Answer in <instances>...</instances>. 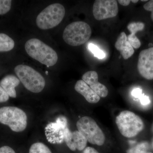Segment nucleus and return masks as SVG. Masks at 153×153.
Returning a JSON list of instances; mask_svg holds the SVG:
<instances>
[{
    "instance_id": "obj_1",
    "label": "nucleus",
    "mask_w": 153,
    "mask_h": 153,
    "mask_svg": "<svg viewBox=\"0 0 153 153\" xmlns=\"http://www.w3.org/2000/svg\"><path fill=\"white\" fill-rule=\"evenodd\" d=\"M25 49L30 57L47 67L54 66L58 60L55 50L37 38L28 40L25 44Z\"/></svg>"
},
{
    "instance_id": "obj_2",
    "label": "nucleus",
    "mask_w": 153,
    "mask_h": 153,
    "mask_svg": "<svg viewBox=\"0 0 153 153\" xmlns=\"http://www.w3.org/2000/svg\"><path fill=\"white\" fill-rule=\"evenodd\" d=\"M14 70L20 81L27 90L38 93L44 89L46 84L44 77L32 67L19 65L15 67Z\"/></svg>"
},
{
    "instance_id": "obj_3",
    "label": "nucleus",
    "mask_w": 153,
    "mask_h": 153,
    "mask_svg": "<svg viewBox=\"0 0 153 153\" xmlns=\"http://www.w3.org/2000/svg\"><path fill=\"white\" fill-rule=\"evenodd\" d=\"M91 33V28L87 23L83 22H74L65 28L63 38L66 44L73 47H77L87 42Z\"/></svg>"
},
{
    "instance_id": "obj_4",
    "label": "nucleus",
    "mask_w": 153,
    "mask_h": 153,
    "mask_svg": "<svg viewBox=\"0 0 153 153\" xmlns=\"http://www.w3.org/2000/svg\"><path fill=\"white\" fill-rule=\"evenodd\" d=\"M116 123L121 134L126 137L137 136L144 128L140 117L129 111H123L116 118Z\"/></svg>"
},
{
    "instance_id": "obj_5",
    "label": "nucleus",
    "mask_w": 153,
    "mask_h": 153,
    "mask_svg": "<svg viewBox=\"0 0 153 153\" xmlns=\"http://www.w3.org/2000/svg\"><path fill=\"white\" fill-rule=\"evenodd\" d=\"M0 123L8 126L13 131L20 132L27 127V117L24 111L16 107H3L0 108Z\"/></svg>"
},
{
    "instance_id": "obj_6",
    "label": "nucleus",
    "mask_w": 153,
    "mask_h": 153,
    "mask_svg": "<svg viewBox=\"0 0 153 153\" xmlns=\"http://www.w3.org/2000/svg\"><path fill=\"white\" fill-rule=\"evenodd\" d=\"M65 15V8L62 4H52L39 14L36 19V25L41 30L52 29L61 23Z\"/></svg>"
},
{
    "instance_id": "obj_7",
    "label": "nucleus",
    "mask_w": 153,
    "mask_h": 153,
    "mask_svg": "<svg viewBox=\"0 0 153 153\" xmlns=\"http://www.w3.org/2000/svg\"><path fill=\"white\" fill-rule=\"evenodd\" d=\"M76 126L78 131L91 144L99 146L104 144V134L93 118L88 116L80 118L76 122Z\"/></svg>"
},
{
    "instance_id": "obj_8",
    "label": "nucleus",
    "mask_w": 153,
    "mask_h": 153,
    "mask_svg": "<svg viewBox=\"0 0 153 153\" xmlns=\"http://www.w3.org/2000/svg\"><path fill=\"white\" fill-rule=\"evenodd\" d=\"M118 11L117 2L115 0H96L92 8L94 16L98 21L116 17Z\"/></svg>"
},
{
    "instance_id": "obj_9",
    "label": "nucleus",
    "mask_w": 153,
    "mask_h": 153,
    "mask_svg": "<svg viewBox=\"0 0 153 153\" xmlns=\"http://www.w3.org/2000/svg\"><path fill=\"white\" fill-rule=\"evenodd\" d=\"M137 69L140 74L145 79H153V47L144 49L140 52Z\"/></svg>"
},
{
    "instance_id": "obj_10",
    "label": "nucleus",
    "mask_w": 153,
    "mask_h": 153,
    "mask_svg": "<svg viewBox=\"0 0 153 153\" xmlns=\"http://www.w3.org/2000/svg\"><path fill=\"white\" fill-rule=\"evenodd\" d=\"M64 140L71 150L82 151L86 147L87 140L79 131L71 132L66 128L64 130Z\"/></svg>"
},
{
    "instance_id": "obj_11",
    "label": "nucleus",
    "mask_w": 153,
    "mask_h": 153,
    "mask_svg": "<svg viewBox=\"0 0 153 153\" xmlns=\"http://www.w3.org/2000/svg\"><path fill=\"white\" fill-rule=\"evenodd\" d=\"M82 80L89 85L91 88L100 97H106L108 95V91L105 85L98 82V75L94 71L85 72L82 76Z\"/></svg>"
},
{
    "instance_id": "obj_12",
    "label": "nucleus",
    "mask_w": 153,
    "mask_h": 153,
    "mask_svg": "<svg viewBox=\"0 0 153 153\" xmlns=\"http://www.w3.org/2000/svg\"><path fill=\"white\" fill-rule=\"evenodd\" d=\"M115 47L120 52L121 55L125 60L131 57L134 50L127 40V36L124 32L120 34L115 44Z\"/></svg>"
},
{
    "instance_id": "obj_13",
    "label": "nucleus",
    "mask_w": 153,
    "mask_h": 153,
    "mask_svg": "<svg viewBox=\"0 0 153 153\" xmlns=\"http://www.w3.org/2000/svg\"><path fill=\"white\" fill-rule=\"evenodd\" d=\"M74 89L76 92L83 96L89 103H97L100 100V97L82 79L76 82Z\"/></svg>"
},
{
    "instance_id": "obj_14",
    "label": "nucleus",
    "mask_w": 153,
    "mask_h": 153,
    "mask_svg": "<svg viewBox=\"0 0 153 153\" xmlns=\"http://www.w3.org/2000/svg\"><path fill=\"white\" fill-rule=\"evenodd\" d=\"M20 79L15 75L10 74L7 75L0 81V86L7 94L10 97L16 98V91L15 88L20 83Z\"/></svg>"
},
{
    "instance_id": "obj_15",
    "label": "nucleus",
    "mask_w": 153,
    "mask_h": 153,
    "mask_svg": "<svg viewBox=\"0 0 153 153\" xmlns=\"http://www.w3.org/2000/svg\"><path fill=\"white\" fill-rule=\"evenodd\" d=\"M15 42L10 36L0 33V52H8L13 49Z\"/></svg>"
},
{
    "instance_id": "obj_16",
    "label": "nucleus",
    "mask_w": 153,
    "mask_h": 153,
    "mask_svg": "<svg viewBox=\"0 0 153 153\" xmlns=\"http://www.w3.org/2000/svg\"><path fill=\"white\" fill-rule=\"evenodd\" d=\"M29 153H52L46 145L42 143H36L30 147Z\"/></svg>"
},
{
    "instance_id": "obj_17",
    "label": "nucleus",
    "mask_w": 153,
    "mask_h": 153,
    "mask_svg": "<svg viewBox=\"0 0 153 153\" xmlns=\"http://www.w3.org/2000/svg\"><path fill=\"white\" fill-rule=\"evenodd\" d=\"M145 25L141 22H131L129 23L127 26L128 30L132 35H135L136 33L139 31H141L144 30Z\"/></svg>"
},
{
    "instance_id": "obj_18",
    "label": "nucleus",
    "mask_w": 153,
    "mask_h": 153,
    "mask_svg": "<svg viewBox=\"0 0 153 153\" xmlns=\"http://www.w3.org/2000/svg\"><path fill=\"white\" fill-rule=\"evenodd\" d=\"M148 147V143H141L133 147L128 149L126 151V153H144L146 152Z\"/></svg>"
},
{
    "instance_id": "obj_19",
    "label": "nucleus",
    "mask_w": 153,
    "mask_h": 153,
    "mask_svg": "<svg viewBox=\"0 0 153 153\" xmlns=\"http://www.w3.org/2000/svg\"><path fill=\"white\" fill-rule=\"evenodd\" d=\"M88 48L91 52L94 55V56L98 59H102L105 57V53L102 50L99 49L96 45L91 43L88 44Z\"/></svg>"
},
{
    "instance_id": "obj_20",
    "label": "nucleus",
    "mask_w": 153,
    "mask_h": 153,
    "mask_svg": "<svg viewBox=\"0 0 153 153\" xmlns=\"http://www.w3.org/2000/svg\"><path fill=\"white\" fill-rule=\"evenodd\" d=\"M12 3L11 0H0V15H4L10 11Z\"/></svg>"
},
{
    "instance_id": "obj_21",
    "label": "nucleus",
    "mask_w": 153,
    "mask_h": 153,
    "mask_svg": "<svg viewBox=\"0 0 153 153\" xmlns=\"http://www.w3.org/2000/svg\"><path fill=\"white\" fill-rule=\"evenodd\" d=\"M127 40L133 48L137 49L140 47V41L135 35L130 34L127 36Z\"/></svg>"
},
{
    "instance_id": "obj_22",
    "label": "nucleus",
    "mask_w": 153,
    "mask_h": 153,
    "mask_svg": "<svg viewBox=\"0 0 153 153\" xmlns=\"http://www.w3.org/2000/svg\"><path fill=\"white\" fill-rule=\"evenodd\" d=\"M9 96L4 89L0 86V102H6L8 100Z\"/></svg>"
},
{
    "instance_id": "obj_23",
    "label": "nucleus",
    "mask_w": 153,
    "mask_h": 153,
    "mask_svg": "<svg viewBox=\"0 0 153 153\" xmlns=\"http://www.w3.org/2000/svg\"><path fill=\"white\" fill-rule=\"evenodd\" d=\"M0 153H16L15 151L8 146H3L0 148Z\"/></svg>"
},
{
    "instance_id": "obj_24",
    "label": "nucleus",
    "mask_w": 153,
    "mask_h": 153,
    "mask_svg": "<svg viewBox=\"0 0 153 153\" xmlns=\"http://www.w3.org/2000/svg\"><path fill=\"white\" fill-rule=\"evenodd\" d=\"M140 99L141 103L143 105H147L150 103V100L147 96L142 94V95L140 97Z\"/></svg>"
},
{
    "instance_id": "obj_25",
    "label": "nucleus",
    "mask_w": 153,
    "mask_h": 153,
    "mask_svg": "<svg viewBox=\"0 0 153 153\" xmlns=\"http://www.w3.org/2000/svg\"><path fill=\"white\" fill-rule=\"evenodd\" d=\"M144 9L146 10L150 11L152 12L153 11V0L149 1L143 6Z\"/></svg>"
},
{
    "instance_id": "obj_26",
    "label": "nucleus",
    "mask_w": 153,
    "mask_h": 153,
    "mask_svg": "<svg viewBox=\"0 0 153 153\" xmlns=\"http://www.w3.org/2000/svg\"><path fill=\"white\" fill-rule=\"evenodd\" d=\"M142 91L140 88H136L132 91V95L136 98H139L142 95Z\"/></svg>"
},
{
    "instance_id": "obj_27",
    "label": "nucleus",
    "mask_w": 153,
    "mask_h": 153,
    "mask_svg": "<svg viewBox=\"0 0 153 153\" xmlns=\"http://www.w3.org/2000/svg\"><path fill=\"white\" fill-rule=\"evenodd\" d=\"M83 153H100L95 149L91 147L85 148L83 151Z\"/></svg>"
},
{
    "instance_id": "obj_28",
    "label": "nucleus",
    "mask_w": 153,
    "mask_h": 153,
    "mask_svg": "<svg viewBox=\"0 0 153 153\" xmlns=\"http://www.w3.org/2000/svg\"><path fill=\"white\" fill-rule=\"evenodd\" d=\"M118 2L121 5L127 6L130 4L131 1H130V0H119V1H118Z\"/></svg>"
},
{
    "instance_id": "obj_29",
    "label": "nucleus",
    "mask_w": 153,
    "mask_h": 153,
    "mask_svg": "<svg viewBox=\"0 0 153 153\" xmlns=\"http://www.w3.org/2000/svg\"><path fill=\"white\" fill-rule=\"evenodd\" d=\"M131 1L132 2L136 4V3H137L139 1H138V0H132V1Z\"/></svg>"
},
{
    "instance_id": "obj_30",
    "label": "nucleus",
    "mask_w": 153,
    "mask_h": 153,
    "mask_svg": "<svg viewBox=\"0 0 153 153\" xmlns=\"http://www.w3.org/2000/svg\"><path fill=\"white\" fill-rule=\"evenodd\" d=\"M151 18L152 20L153 21V11H152L151 14Z\"/></svg>"
},
{
    "instance_id": "obj_31",
    "label": "nucleus",
    "mask_w": 153,
    "mask_h": 153,
    "mask_svg": "<svg viewBox=\"0 0 153 153\" xmlns=\"http://www.w3.org/2000/svg\"><path fill=\"white\" fill-rule=\"evenodd\" d=\"M142 1H147V0H142Z\"/></svg>"
},
{
    "instance_id": "obj_32",
    "label": "nucleus",
    "mask_w": 153,
    "mask_h": 153,
    "mask_svg": "<svg viewBox=\"0 0 153 153\" xmlns=\"http://www.w3.org/2000/svg\"><path fill=\"white\" fill-rule=\"evenodd\" d=\"M152 148H153V140L152 141Z\"/></svg>"
},
{
    "instance_id": "obj_33",
    "label": "nucleus",
    "mask_w": 153,
    "mask_h": 153,
    "mask_svg": "<svg viewBox=\"0 0 153 153\" xmlns=\"http://www.w3.org/2000/svg\"><path fill=\"white\" fill-rule=\"evenodd\" d=\"M144 153H152V152H145Z\"/></svg>"
},
{
    "instance_id": "obj_34",
    "label": "nucleus",
    "mask_w": 153,
    "mask_h": 153,
    "mask_svg": "<svg viewBox=\"0 0 153 153\" xmlns=\"http://www.w3.org/2000/svg\"><path fill=\"white\" fill-rule=\"evenodd\" d=\"M46 74H48V72L47 71H46Z\"/></svg>"
},
{
    "instance_id": "obj_35",
    "label": "nucleus",
    "mask_w": 153,
    "mask_h": 153,
    "mask_svg": "<svg viewBox=\"0 0 153 153\" xmlns=\"http://www.w3.org/2000/svg\"><path fill=\"white\" fill-rule=\"evenodd\" d=\"M152 131H153V126H152Z\"/></svg>"
}]
</instances>
